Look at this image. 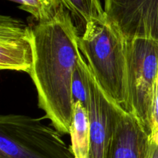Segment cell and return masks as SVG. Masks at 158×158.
Here are the masks:
<instances>
[{"mask_svg":"<svg viewBox=\"0 0 158 158\" xmlns=\"http://www.w3.org/2000/svg\"><path fill=\"white\" fill-rule=\"evenodd\" d=\"M153 138L137 117L122 109L119 114L108 158H149Z\"/></svg>","mask_w":158,"mask_h":158,"instance_id":"8","label":"cell"},{"mask_svg":"<svg viewBox=\"0 0 158 158\" xmlns=\"http://www.w3.org/2000/svg\"><path fill=\"white\" fill-rule=\"evenodd\" d=\"M157 80H158V77H157Z\"/></svg>","mask_w":158,"mask_h":158,"instance_id":"16","label":"cell"},{"mask_svg":"<svg viewBox=\"0 0 158 158\" xmlns=\"http://www.w3.org/2000/svg\"><path fill=\"white\" fill-rule=\"evenodd\" d=\"M0 158H75L72 147L41 119L19 114L0 117Z\"/></svg>","mask_w":158,"mask_h":158,"instance_id":"3","label":"cell"},{"mask_svg":"<svg viewBox=\"0 0 158 158\" xmlns=\"http://www.w3.org/2000/svg\"><path fill=\"white\" fill-rule=\"evenodd\" d=\"M66 9L71 12L77 24L81 25L84 31L87 24L103 22L106 14L100 0H62Z\"/></svg>","mask_w":158,"mask_h":158,"instance_id":"10","label":"cell"},{"mask_svg":"<svg viewBox=\"0 0 158 158\" xmlns=\"http://www.w3.org/2000/svg\"><path fill=\"white\" fill-rule=\"evenodd\" d=\"M86 63L82 53L78 58V63L73 76L72 97L73 104L80 102L87 110L89 104V93L86 75Z\"/></svg>","mask_w":158,"mask_h":158,"instance_id":"11","label":"cell"},{"mask_svg":"<svg viewBox=\"0 0 158 158\" xmlns=\"http://www.w3.org/2000/svg\"><path fill=\"white\" fill-rule=\"evenodd\" d=\"M104 12L127 39L158 42V0H105Z\"/></svg>","mask_w":158,"mask_h":158,"instance_id":"6","label":"cell"},{"mask_svg":"<svg viewBox=\"0 0 158 158\" xmlns=\"http://www.w3.org/2000/svg\"><path fill=\"white\" fill-rule=\"evenodd\" d=\"M31 28L33 64L29 76L36 89L39 106L60 134H69L73 114V76L81 54L79 29L62 0H43L41 17Z\"/></svg>","mask_w":158,"mask_h":158,"instance_id":"1","label":"cell"},{"mask_svg":"<svg viewBox=\"0 0 158 158\" xmlns=\"http://www.w3.org/2000/svg\"><path fill=\"white\" fill-rule=\"evenodd\" d=\"M33 64L31 26L10 15L0 16V69L29 74Z\"/></svg>","mask_w":158,"mask_h":158,"instance_id":"7","label":"cell"},{"mask_svg":"<svg viewBox=\"0 0 158 158\" xmlns=\"http://www.w3.org/2000/svg\"><path fill=\"white\" fill-rule=\"evenodd\" d=\"M127 92L130 113L153 137L152 114L158 77V42L127 39Z\"/></svg>","mask_w":158,"mask_h":158,"instance_id":"4","label":"cell"},{"mask_svg":"<svg viewBox=\"0 0 158 158\" xmlns=\"http://www.w3.org/2000/svg\"><path fill=\"white\" fill-rule=\"evenodd\" d=\"M69 134L75 158H87L90 139L89 114L80 102H76L73 104V114Z\"/></svg>","mask_w":158,"mask_h":158,"instance_id":"9","label":"cell"},{"mask_svg":"<svg viewBox=\"0 0 158 158\" xmlns=\"http://www.w3.org/2000/svg\"><path fill=\"white\" fill-rule=\"evenodd\" d=\"M19 3V9L31 14L33 19L38 20L43 10V0H12Z\"/></svg>","mask_w":158,"mask_h":158,"instance_id":"12","label":"cell"},{"mask_svg":"<svg viewBox=\"0 0 158 158\" xmlns=\"http://www.w3.org/2000/svg\"><path fill=\"white\" fill-rule=\"evenodd\" d=\"M152 130L153 136L158 132V80L155 86V94H154V103H153L152 114Z\"/></svg>","mask_w":158,"mask_h":158,"instance_id":"13","label":"cell"},{"mask_svg":"<svg viewBox=\"0 0 158 158\" xmlns=\"http://www.w3.org/2000/svg\"><path fill=\"white\" fill-rule=\"evenodd\" d=\"M86 75L89 93L87 111L90 127L87 158H108L116 124L122 108L105 94L88 64Z\"/></svg>","mask_w":158,"mask_h":158,"instance_id":"5","label":"cell"},{"mask_svg":"<svg viewBox=\"0 0 158 158\" xmlns=\"http://www.w3.org/2000/svg\"><path fill=\"white\" fill-rule=\"evenodd\" d=\"M153 138H154V141L156 142V143L158 145V132L156 133V134L153 136Z\"/></svg>","mask_w":158,"mask_h":158,"instance_id":"15","label":"cell"},{"mask_svg":"<svg viewBox=\"0 0 158 158\" xmlns=\"http://www.w3.org/2000/svg\"><path fill=\"white\" fill-rule=\"evenodd\" d=\"M79 46L89 69L105 94L130 112L127 92V38L106 19L87 24Z\"/></svg>","mask_w":158,"mask_h":158,"instance_id":"2","label":"cell"},{"mask_svg":"<svg viewBox=\"0 0 158 158\" xmlns=\"http://www.w3.org/2000/svg\"><path fill=\"white\" fill-rule=\"evenodd\" d=\"M149 158H158V145L154 141V140H153Z\"/></svg>","mask_w":158,"mask_h":158,"instance_id":"14","label":"cell"}]
</instances>
